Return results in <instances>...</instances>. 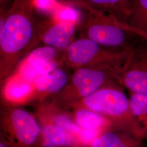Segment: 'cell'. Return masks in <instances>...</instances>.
Here are the masks:
<instances>
[{"label": "cell", "mask_w": 147, "mask_h": 147, "mask_svg": "<svg viewBox=\"0 0 147 147\" xmlns=\"http://www.w3.org/2000/svg\"><path fill=\"white\" fill-rule=\"evenodd\" d=\"M35 7V0H13L1 16V78L9 74L21 55L37 42L39 24L34 16Z\"/></svg>", "instance_id": "obj_1"}, {"label": "cell", "mask_w": 147, "mask_h": 147, "mask_svg": "<svg viewBox=\"0 0 147 147\" xmlns=\"http://www.w3.org/2000/svg\"><path fill=\"white\" fill-rule=\"evenodd\" d=\"M123 88L118 83L110 84L71 105L104 116L113 123L115 129L129 132L143 140L142 131L132 112L129 96Z\"/></svg>", "instance_id": "obj_2"}, {"label": "cell", "mask_w": 147, "mask_h": 147, "mask_svg": "<svg viewBox=\"0 0 147 147\" xmlns=\"http://www.w3.org/2000/svg\"><path fill=\"white\" fill-rule=\"evenodd\" d=\"M80 8L87 11L82 37L104 47L122 50H130L139 40L146 39L131 27L109 16L88 7Z\"/></svg>", "instance_id": "obj_3"}, {"label": "cell", "mask_w": 147, "mask_h": 147, "mask_svg": "<svg viewBox=\"0 0 147 147\" xmlns=\"http://www.w3.org/2000/svg\"><path fill=\"white\" fill-rule=\"evenodd\" d=\"M130 50L104 47L86 37L75 39L63 53V62L77 69L83 67H122Z\"/></svg>", "instance_id": "obj_4"}, {"label": "cell", "mask_w": 147, "mask_h": 147, "mask_svg": "<svg viewBox=\"0 0 147 147\" xmlns=\"http://www.w3.org/2000/svg\"><path fill=\"white\" fill-rule=\"evenodd\" d=\"M121 68L83 67L76 69L71 84L63 91L65 98L76 102L110 84L118 83Z\"/></svg>", "instance_id": "obj_5"}, {"label": "cell", "mask_w": 147, "mask_h": 147, "mask_svg": "<svg viewBox=\"0 0 147 147\" xmlns=\"http://www.w3.org/2000/svg\"><path fill=\"white\" fill-rule=\"evenodd\" d=\"M5 139L13 147H39L42 129L28 112L20 108L9 109L2 118Z\"/></svg>", "instance_id": "obj_6"}, {"label": "cell", "mask_w": 147, "mask_h": 147, "mask_svg": "<svg viewBox=\"0 0 147 147\" xmlns=\"http://www.w3.org/2000/svg\"><path fill=\"white\" fill-rule=\"evenodd\" d=\"M118 84L130 93L147 95V39L131 48L123 64Z\"/></svg>", "instance_id": "obj_7"}, {"label": "cell", "mask_w": 147, "mask_h": 147, "mask_svg": "<svg viewBox=\"0 0 147 147\" xmlns=\"http://www.w3.org/2000/svg\"><path fill=\"white\" fill-rule=\"evenodd\" d=\"M78 22L53 17L39 25L37 40L64 53L75 40Z\"/></svg>", "instance_id": "obj_8"}, {"label": "cell", "mask_w": 147, "mask_h": 147, "mask_svg": "<svg viewBox=\"0 0 147 147\" xmlns=\"http://www.w3.org/2000/svg\"><path fill=\"white\" fill-rule=\"evenodd\" d=\"M79 7L86 6L127 25L130 0H73ZM129 26V25H128Z\"/></svg>", "instance_id": "obj_9"}, {"label": "cell", "mask_w": 147, "mask_h": 147, "mask_svg": "<svg viewBox=\"0 0 147 147\" xmlns=\"http://www.w3.org/2000/svg\"><path fill=\"white\" fill-rule=\"evenodd\" d=\"M142 141L129 132L113 129L98 137L90 147H144Z\"/></svg>", "instance_id": "obj_10"}, {"label": "cell", "mask_w": 147, "mask_h": 147, "mask_svg": "<svg viewBox=\"0 0 147 147\" xmlns=\"http://www.w3.org/2000/svg\"><path fill=\"white\" fill-rule=\"evenodd\" d=\"M76 136L62 128L47 123L42 126L40 147H76Z\"/></svg>", "instance_id": "obj_11"}, {"label": "cell", "mask_w": 147, "mask_h": 147, "mask_svg": "<svg viewBox=\"0 0 147 147\" xmlns=\"http://www.w3.org/2000/svg\"><path fill=\"white\" fill-rule=\"evenodd\" d=\"M68 75L59 67L50 73L43 75L33 82L34 90L43 94H52L66 87L68 82Z\"/></svg>", "instance_id": "obj_12"}, {"label": "cell", "mask_w": 147, "mask_h": 147, "mask_svg": "<svg viewBox=\"0 0 147 147\" xmlns=\"http://www.w3.org/2000/svg\"><path fill=\"white\" fill-rule=\"evenodd\" d=\"M74 121L81 129L100 130L106 132L115 129L111 121L100 114L84 109H76Z\"/></svg>", "instance_id": "obj_13"}, {"label": "cell", "mask_w": 147, "mask_h": 147, "mask_svg": "<svg viewBox=\"0 0 147 147\" xmlns=\"http://www.w3.org/2000/svg\"><path fill=\"white\" fill-rule=\"evenodd\" d=\"M127 25L147 39V0H130Z\"/></svg>", "instance_id": "obj_14"}, {"label": "cell", "mask_w": 147, "mask_h": 147, "mask_svg": "<svg viewBox=\"0 0 147 147\" xmlns=\"http://www.w3.org/2000/svg\"><path fill=\"white\" fill-rule=\"evenodd\" d=\"M33 82L21 78L19 75L11 80L6 84L5 97L11 101L20 102L31 96L34 91Z\"/></svg>", "instance_id": "obj_15"}, {"label": "cell", "mask_w": 147, "mask_h": 147, "mask_svg": "<svg viewBox=\"0 0 147 147\" xmlns=\"http://www.w3.org/2000/svg\"><path fill=\"white\" fill-rule=\"evenodd\" d=\"M132 112L140 126L144 139L147 138V95L130 93Z\"/></svg>", "instance_id": "obj_16"}, {"label": "cell", "mask_w": 147, "mask_h": 147, "mask_svg": "<svg viewBox=\"0 0 147 147\" xmlns=\"http://www.w3.org/2000/svg\"><path fill=\"white\" fill-rule=\"evenodd\" d=\"M61 53L62 51L54 47L44 45L33 50L22 63L32 65L55 61H63V59H59V53Z\"/></svg>", "instance_id": "obj_17"}, {"label": "cell", "mask_w": 147, "mask_h": 147, "mask_svg": "<svg viewBox=\"0 0 147 147\" xmlns=\"http://www.w3.org/2000/svg\"><path fill=\"white\" fill-rule=\"evenodd\" d=\"M55 125L60 127L74 134L76 137L81 131L82 129L79 127L68 116L65 114H54L51 117V123Z\"/></svg>", "instance_id": "obj_18"}]
</instances>
